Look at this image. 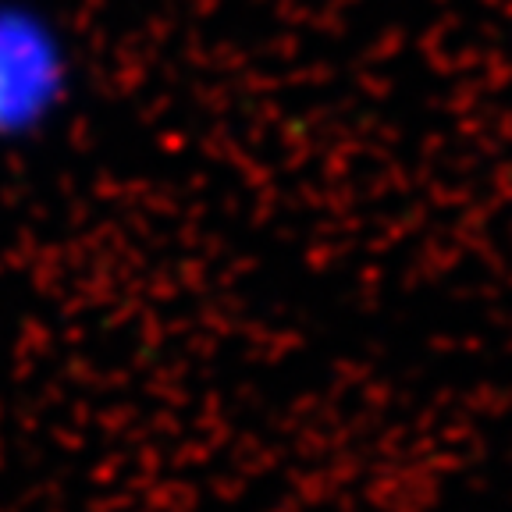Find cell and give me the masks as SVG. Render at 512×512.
Returning a JSON list of instances; mask_svg holds the SVG:
<instances>
[{
  "instance_id": "6da1fadb",
  "label": "cell",
  "mask_w": 512,
  "mask_h": 512,
  "mask_svg": "<svg viewBox=\"0 0 512 512\" xmlns=\"http://www.w3.org/2000/svg\"><path fill=\"white\" fill-rule=\"evenodd\" d=\"M75 93L72 36L40 0H0V150L36 143Z\"/></svg>"
}]
</instances>
